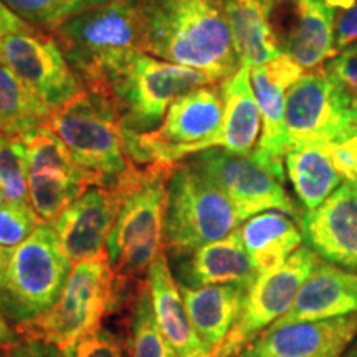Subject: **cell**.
I'll list each match as a JSON object with an SVG mask.
<instances>
[{
	"mask_svg": "<svg viewBox=\"0 0 357 357\" xmlns=\"http://www.w3.org/2000/svg\"><path fill=\"white\" fill-rule=\"evenodd\" d=\"M141 52L204 71L220 84L242 66L217 0H137Z\"/></svg>",
	"mask_w": 357,
	"mask_h": 357,
	"instance_id": "1",
	"label": "cell"
},
{
	"mask_svg": "<svg viewBox=\"0 0 357 357\" xmlns=\"http://www.w3.org/2000/svg\"><path fill=\"white\" fill-rule=\"evenodd\" d=\"M174 164L131 162L113 187L118 212L106 242L116 278L126 281L147 273L164 252L167 178Z\"/></svg>",
	"mask_w": 357,
	"mask_h": 357,
	"instance_id": "2",
	"label": "cell"
},
{
	"mask_svg": "<svg viewBox=\"0 0 357 357\" xmlns=\"http://www.w3.org/2000/svg\"><path fill=\"white\" fill-rule=\"evenodd\" d=\"M50 33L84 88L101 93L116 71L141 52L137 0H109Z\"/></svg>",
	"mask_w": 357,
	"mask_h": 357,
	"instance_id": "3",
	"label": "cell"
},
{
	"mask_svg": "<svg viewBox=\"0 0 357 357\" xmlns=\"http://www.w3.org/2000/svg\"><path fill=\"white\" fill-rule=\"evenodd\" d=\"M208 84L218 83L204 71L139 52L116 71L101 93L109 98L121 132L146 134L160 126L174 101Z\"/></svg>",
	"mask_w": 357,
	"mask_h": 357,
	"instance_id": "4",
	"label": "cell"
},
{
	"mask_svg": "<svg viewBox=\"0 0 357 357\" xmlns=\"http://www.w3.org/2000/svg\"><path fill=\"white\" fill-rule=\"evenodd\" d=\"M71 268L55 227L42 223L8 252L0 276V312L15 326L40 318L56 303Z\"/></svg>",
	"mask_w": 357,
	"mask_h": 357,
	"instance_id": "5",
	"label": "cell"
},
{
	"mask_svg": "<svg viewBox=\"0 0 357 357\" xmlns=\"http://www.w3.org/2000/svg\"><path fill=\"white\" fill-rule=\"evenodd\" d=\"M223 100L218 84L200 86L167 109L160 126L146 134L121 132L131 162L177 164L200 151L222 146Z\"/></svg>",
	"mask_w": 357,
	"mask_h": 357,
	"instance_id": "6",
	"label": "cell"
},
{
	"mask_svg": "<svg viewBox=\"0 0 357 357\" xmlns=\"http://www.w3.org/2000/svg\"><path fill=\"white\" fill-rule=\"evenodd\" d=\"M43 124L60 137L79 166L100 178L102 187H113L131 166L118 114L105 93L86 89L53 109Z\"/></svg>",
	"mask_w": 357,
	"mask_h": 357,
	"instance_id": "7",
	"label": "cell"
},
{
	"mask_svg": "<svg viewBox=\"0 0 357 357\" xmlns=\"http://www.w3.org/2000/svg\"><path fill=\"white\" fill-rule=\"evenodd\" d=\"M116 278L106 250L95 258L75 263L55 305L30 323L15 326L20 337L40 339L68 349L100 328L116 296Z\"/></svg>",
	"mask_w": 357,
	"mask_h": 357,
	"instance_id": "8",
	"label": "cell"
},
{
	"mask_svg": "<svg viewBox=\"0 0 357 357\" xmlns=\"http://www.w3.org/2000/svg\"><path fill=\"white\" fill-rule=\"evenodd\" d=\"M245 220L234 202L187 160L174 164L167 178L164 252L217 242Z\"/></svg>",
	"mask_w": 357,
	"mask_h": 357,
	"instance_id": "9",
	"label": "cell"
},
{
	"mask_svg": "<svg viewBox=\"0 0 357 357\" xmlns=\"http://www.w3.org/2000/svg\"><path fill=\"white\" fill-rule=\"evenodd\" d=\"M284 126L288 147L349 139L357 136V96L337 83L324 66L307 70L288 89Z\"/></svg>",
	"mask_w": 357,
	"mask_h": 357,
	"instance_id": "10",
	"label": "cell"
},
{
	"mask_svg": "<svg viewBox=\"0 0 357 357\" xmlns=\"http://www.w3.org/2000/svg\"><path fill=\"white\" fill-rule=\"evenodd\" d=\"M22 139L29 153V202L45 223L53 225L89 187H102L100 178L79 166L45 124Z\"/></svg>",
	"mask_w": 357,
	"mask_h": 357,
	"instance_id": "11",
	"label": "cell"
},
{
	"mask_svg": "<svg viewBox=\"0 0 357 357\" xmlns=\"http://www.w3.org/2000/svg\"><path fill=\"white\" fill-rule=\"evenodd\" d=\"M318 260V253L305 245L281 266L258 275L248 289L238 321L229 336L212 351V357H238L250 342L291 307L301 284Z\"/></svg>",
	"mask_w": 357,
	"mask_h": 357,
	"instance_id": "12",
	"label": "cell"
},
{
	"mask_svg": "<svg viewBox=\"0 0 357 357\" xmlns=\"http://www.w3.org/2000/svg\"><path fill=\"white\" fill-rule=\"evenodd\" d=\"M0 63L10 68L40 101L53 111L86 91L52 33H0Z\"/></svg>",
	"mask_w": 357,
	"mask_h": 357,
	"instance_id": "13",
	"label": "cell"
},
{
	"mask_svg": "<svg viewBox=\"0 0 357 357\" xmlns=\"http://www.w3.org/2000/svg\"><path fill=\"white\" fill-rule=\"evenodd\" d=\"M184 160L225 192L243 220L266 211L301 217L284 190V182L252 155L231 154L223 147H211Z\"/></svg>",
	"mask_w": 357,
	"mask_h": 357,
	"instance_id": "14",
	"label": "cell"
},
{
	"mask_svg": "<svg viewBox=\"0 0 357 357\" xmlns=\"http://www.w3.org/2000/svg\"><path fill=\"white\" fill-rule=\"evenodd\" d=\"M303 73L305 70L287 53H281L265 65L252 66V86L261 113V136L252 158L275 174L281 182L287 181V93L303 77Z\"/></svg>",
	"mask_w": 357,
	"mask_h": 357,
	"instance_id": "15",
	"label": "cell"
},
{
	"mask_svg": "<svg viewBox=\"0 0 357 357\" xmlns=\"http://www.w3.org/2000/svg\"><path fill=\"white\" fill-rule=\"evenodd\" d=\"M303 242L321 260L357 273V189L344 182L300 218Z\"/></svg>",
	"mask_w": 357,
	"mask_h": 357,
	"instance_id": "16",
	"label": "cell"
},
{
	"mask_svg": "<svg viewBox=\"0 0 357 357\" xmlns=\"http://www.w3.org/2000/svg\"><path fill=\"white\" fill-rule=\"evenodd\" d=\"M178 287L204 288L213 284H238L250 289L258 271L245 250L238 229L225 238L189 250L166 252Z\"/></svg>",
	"mask_w": 357,
	"mask_h": 357,
	"instance_id": "17",
	"label": "cell"
},
{
	"mask_svg": "<svg viewBox=\"0 0 357 357\" xmlns=\"http://www.w3.org/2000/svg\"><path fill=\"white\" fill-rule=\"evenodd\" d=\"M357 336V312L268 328L238 357H342Z\"/></svg>",
	"mask_w": 357,
	"mask_h": 357,
	"instance_id": "18",
	"label": "cell"
},
{
	"mask_svg": "<svg viewBox=\"0 0 357 357\" xmlns=\"http://www.w3.org/2000/svg\"><path fill=\"white\" fill-rule=\"evenodd\" d=\"M116 212L114 192L108 187L93 185L58 217L53 227L71 265L105 252Z\"/></svg>",
	"mask_w": 357,
	"mask_h": 357,
	"instance_id": "19",
	"label": "cell"
},
{
	"mask_svg": "<svg viewBox=\"0 0 357 357\" xmlns=\"http://www.w3.org/2000/svg\"><path fill=\"white\" fill-rule=\"evenodd\" d=\"M288 7L289 25L278 38L303 70H314L336 55L337 8L329 0H281Z\"/></svg>",
	"mask_w": 357,
	"mask_h": 357,
	"instance_id": "20",
	"label": "cell"
},
{
	"mask_svg": "<svg viewBox=\"0 0 357 357\" xmlns=\"http://www.w3.org/2000/svg\"><path fill=\"white\" fill-rule=\"evenodd\" d=\"M357 312V273L318 260L289 310L270 328Z\"/></svg>",
	"mask_w": 357,
	"mask_h": 357,
	"instance_id": "21",
	"label": "cell"
},
{
	"mask_svg": "<svg viewBox=\"0 0 357 357\" xmlns=\"http://www.w3.org/2000/svg\"><path fill=\"white\" fill-rule=\"evenodd\" d=\"M146 283L151 291L155 319L172 349L181 357H212L213 349L200 339L190 323L166 253H160L151 263Z\"/></svg>",
	"mask_w": 357,
	"mask_h": 357,
	"instance_id": "22",
	"label": "cell"
},
{
	"mask_svg": "<svg viewBox=\"0 0 357 357\" xmlns=\"http://www.w3.org/2000/svg\"><path fill=\"white\" fill-rule=\"evenodd\" d=\"M229 22L242 65L260 66L280 56L275 12L281 0H217Z\"/></svg>",
	"mask_w": 357,
	"mask_h": 357,
	"instance_id": "23",
	"label": "cell"
},
{
	"mask_svg": "<svg viewBox=\"0 0 357 357\" xmlns=\"http://www.w3.org/2000/svg\"><path fill=\"white\" fill-rule=\"evenodd\" d=\"M223 100L222 146L231 154L252 155L261 136V113L252 86V66L218 84Z\"/></svg>",
	"mask_w": 357,
	"mask_h": 357,
	"instance_id": "24",
	"label": "cell"
},
{
	"mask_svg": "<svg viewBox=\"0 0 357 357\" xmlns=\"http://www.w3.org/2000/svg\"><path fill=\"white\" fill-rule=\"evenodd\" d=\"M178 288L195 333L205 344L215 349L242 314L248 289L238 284Z\"/></svg>",
	"mask_w": 357,
	"mask_h": 357,
	"instance_id": "25",
	"label": "cell"
},
{
	"mask_svg": "<svg viewBox=\"0 0 357 357\" xmlns=\"http://www.w3.org/2000/svg\"><path fill=\"white\" fill-rule=\"evenodd\" d=\"M238 235L258 273L283 265L303 243L301 229L283 212H261L247 218Z\"/></svg>",
	"mask_w": 357,
	"mask_h": 357,
	"instance_id": "26",
	"label": "cell"
},
{
	"mask_svg": "<svg viewBox=\"0 0 357 357\" xmlns=\"http://www.w3.org/2000/svg\"><path fill=\"white\" fill-rule=\"evenodd\" d=\"M284 166L294 194L306 212L318 208L344 181L324 144L305 142L288 147Z\"/></svg>",
	"mask_w": 357,
	"mask_h": 357,
	"instance_id": "27",
	"label": "cell"
},
{
	"mask_svg": "<svg viewBox=\"0 0 357 357\" xmlns=\"http://www.w3.org/2000/svg\"><path fill=\"white\" fill-rule=\"evenodd\" d=\"M50 113L10 68L0 63V132L24 137L42 126Z\"/></svg>",
	"mask_w": 357,
	"mask_h": 357,
	"instance_id": "28",
	"label": "cell"
},
{
	"mask_svg": "<svg viewBox=\"0 0 357 357\" xmlns=\"http://www.w3.org/2000/svg\"><path fill=\"white\" fill-rule=\"evenodd\" d=\"M128 357H181L160 331L147 283H142L134 298L129 323Z\"/></svg>",
	"mask_w": 357,
	"mask_h": 357,
	"instance_id": "29",
	"label": "cell"
},
{
	"mask_svg": "<svg viewBox=\"0 0 357 357\" xmlns=\"http://www.w3.org/2000/svg\"><path fill=\"white\" fill-rule=\"evenodd\" d=\"M26 24L53 30L75 17L102 6L109 0H2Z\"/></svg>",
	"mask_w": 357,
	"mask_h": 357,
	"instance_id": "30",
	"label": "cell"
},
{
	"mask_svg": "<svg viewBox=\"0 0 357 357\" xmlns=\"http://www.w3.org/2000/svg\"><path fill=\"white\" fill-rule=\"evenodd\" d=\"M0 189L6 200H29V153L22 137L0 132Z\"/></svg>",
	"mask_w": 357,
	"mask_h": 357,
	"instance_id": "31",
	"label": "cell"
},
{
	"mask_svg": "<svg viewBox=\"0 0 357 357\" xmlns=\"http://www.w3.org/2000/svg\"><path fill=\"white\" fill-rule=\"evenodd\" d=\"M42 223L45 222L33 211L29 200H6L0 205V247L15 248L17 245L25 242Z\"/></svg>",
	"mask_w": 357,
	"mask_h": 357,
	"instance_id": "32",
	"label": "cell"
},
{
	"mask_svg": "<svg viewBox=\"0 0 357 357\" xmlns=\"http://www.w3.org/2000/svg\"><path fill=\"white\" fill-rule=\"evenodd\" d=\"M63 352L65 357H124L119 339L102 328L86 334Z\"/></svg>",
	"mask_w": 357,
	"mask_h": 357,
	"instance_id": "33",
	"label": "cell"
},
{
	"mask_svg": "<svg viewBox=\"0 0 357 357\" xmlns=\"http://www.w3.org/2000/svg\"><path fill=\"white\" fill-rule=\"evenodd\" d=\"M323 66L337 83L357 96V42L347 45Z\"/></svg>",
	"mask_w": 357,
	"mask_h": 357,
	"instance_id": "34",
	"label": "cell"
},
{
	"mask_svg": "<svg viewBox=\"0 0 357 357\" xmlns=\"http://www.w3.org/2000/svg\"><path fill=\"white\" fill-rule=\"evenodd\" d=\"M324 147L336 171L346 182L354 184L357 181V136L334 144H324Z\"/></svg>",
	"mask_w": 357,
	"mask_h": 357,
	"instance_id": "35",
	"label": "cell"
},
{
	"mask_svg": "<svg viewBox=\"0 0 357 357\" xmlns=\"http://www.w3.org/2000/svg\"><path fill=\"white\" fill-rule=\"evenodd\" d=\"M3 357H65V352L58 346L40 339L20 337L15 344L6 349Z\"/></svg>",
	"mask_w": 357,
	"mask_h": 357,
	"instance_id": "36",
	"label": "cell"
},
{
	"mask_svg": "<svg viewBox=\"0 0 357 357\" xmlns=\"http://www.w3.org/2000/svg\"><path fill=\"white\" fill-rule=\"evenodd\" d=\"M354 42H357V0L337 19L336 38H334L336 53Z\"/></svg>",
	"mask_w": 357,
	"mask_h": 357,
	"instance_id": "37",
	"label": "cell"
},
{
	"mask_svg": "<svg viewBox=\"0 0 357 357\" xmlns=\"http://www.w3.org/2000/svg\"><path fill=\"white\" fill-rule=\"evenodd\" d=\"M37 29V26L26 24L22 20L19 15H15L6 3L0 0V33H20L30 32V30Z\"/></svg>",
	"mask_w": 357,
	"mask_h": 357,
	"instance_id": "38",
	"label": "cell"
},
{
	"mask_svg": "<svg viewBox=\"0 0 357 357\" xmlns=\"http://www.w3.org/2000/svg\"><path fill=\"white\" fill-rule=\"evenodd\" d=\"M19 339H20L19 333L7 324L6 316L0 312V349H8V347L15 344Z\"/></svg>",
	"mask_w": 357,
	"mask_h": 357,
	"instance_id": "39",
	"label": "cell"
},
{
	"mask_svg": "<svg viewBox=\"0 0 357 357\" xmlns=\"http://www.w3.org/2000/svg\"><path fill=\"white\" fill-rule=\"evenodd\" d=\"M8 252H10V248H3V247H0V276H2L3 268H6V265H7V260H8Z\"/></svg>",
	"mask_w": 357,
	"mask_h": 357,
	"instance_id": "40",
	"label": "cell"
},
{
	"mask_svg": "<svg viewBox=\"0 0 357 357\" xmlns=\"http://www.w3.org/2000/svg\"><path fill=\"white\" fill-rule=\"evenodd\" d=\"M342 357H357V336L354 337V341L351 342L349 347H347V349L344 351Z\"/></svg>",
	"mask_w": 357,
	"mask_h": 357,
	"instance_id": "41",
	"label": "cell"
},
{
	"mask_svg": "<svg viewBox=\"0 0 357 357\" xmlns=\"http://www.w3.org/2000/svg\"><path fill=\"white\" fill-rule=\"evenodd\" d=\"M3 202H6V197H3V192H2V189H0V205H2Z\"/></svg>",
	"mask_w": 357,
	"mask_h": 357,
	"instance_id": "42",
	"label": "cell"
},
{
	"mask_svg": "<svg viewBox=\"0 0 357 357\" xmlns=\"http://www.w3.org/2000/svg\"><path fill=\"white\" fill-rule=\"evenodd\" d=\"M6 356V349H0V357Z\"/></svg>",
	"mask_w": 357,
	"mask_h": 357,
	"instance_id": "43",
	"label": "cell"
},
{
	"mask_svg": "<svg viewBox=\"0 0 357 357\" xmlns=\"http://www.w3.org/2000/svg\"><path fill=\"white\" fill-rule=\"evenodd\" d=\"M352 185H354V187H356V189H357V181H356V182H354V184H352Z\"/></svg>",
	"mask_w": 357,
	"mask_h": 357,
	"instance_id": "44",
	"label": "cell"
}]
</instances>
